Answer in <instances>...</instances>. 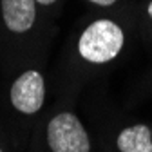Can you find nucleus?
I'll return each mask as SVG.
<instances>
[{
	"label": "nucleus",
	"instance_id": "nucleus-1",
	"mask_svg": "<svg viewBox=\"0 0 152 152\" xmlns=\"http://www.w3.org/2000/svg\"><path fill=\"white\" fill-rule=\"evenodd\" d=\"M123 47V31L110 20L92 22L80 36L78 51L87 62L103 64L116 58Z\"/></svg>",
	"mask_w": 152,
	"mask_h": 152
},
{
	"label": "nucleus",
	"instance_id": "nucleus-2",
	"mask_svg": "<svg viewBox=\"0 0 152 152\" xmlns=\"http://www.w3.org/2000/svg\"><path fill=\"white\" fill-rule=\"evenodd\" d=\"M47 141L53 152H89V136L80 120L71 112L54 116L47 129Z\"/></svg>",
	"mask_w": 152,
	"mask_h": 152
},
{
	"label": "nucleus",
	"instance_id": "nucleus-3",
	"mask_svg": "<svg viewBox=\"0 0 152 152\" xmlns=\"http://www.w3.org/2000/svg\"><path fill=\"white\" fill-rule=\"evenodd\" d=\"M45 96L44 78L36 71H27L15 80L11 87V102L24 114H34L42 109Z\"/></svg>",
	"mask_w": 152,
	"mask_h": 152
},
{
	"label": "nucleus",
	"instance_id": "nucleus-4",
	"mask_svg": "<svg viewBox=\"0 0 152 152\" xmlns=\"http://www.w3.org/2000/svg\"><path fill=\"white\" fill-rule=\"evenodd\" d=\"M2 16L9 31H29L36 16V0H2Z\"/></svg>",
	"mask_w": 152,
	"mask_h": 152
},
{
	"label": "nucleus",
	"instance_id": "nucleus-5",
	"mask_svg": "<svg viewBox=\"0 0 152 152\" xmlns=\"http://www.w3.org/2000/svg\"><path fill=\"white\" fill-rule=\"evenodd\" d=\"M118 148L121 152H152L150 130L145 125L123 129L118 136Z\"/></svg>",
	"mask_w": 152,
	"mask_h": 152
},
{
	"label": "nucleus",
	"instance_id": "nucleus-6",
	"mask_svg": "<svg viewBox=\"0 0 152 152\" xmlns=\"http://www.w3.org/2000/svg\"><path fill=\"white\" fill-rule=\"evenodd\" d=\"M91 2L98 4V6H110V4H114V2H116V0H91Z\"/></svg>",
	"mask_w": 152,
	"mask_h": 152
},
{
	"label": "nucleus",
	"instance_id": "nucleus-7",
	"mask_svg": "<svg viewBox=\"0 0 152 152\" xmlns=\"http://www.w3.org/2000/svg\"><path fill=\"white\" fill-rule=\"evenodd\" d=\"M36 2H40V4H44V6H49V4L56 2V0H36Z\"/></svg>",
	"mask_w": 152,
	"mask_h": 152
},
{
	"label": "nucleus",
	"instance_id": "nucleus-8",
	"mask_svg": "<svg viewBox=\"0 0 152 152\" xmlns=\"http://www.w3.org/2000/svg\"><path fill=\"white\" fill-rule=\"evenodd\" d=\"M148 15H150V16H152V2H150V4H148Z\"/></svg>",
	"mask_w": 152,
	"mask_h": 152
},
{
	"label": "nucleus",
	"instance_id": "nucleus-9",
	"mask_svg": "<svg viewBox=\"0 0 152 152\" xmlns=\"http://www.w3.org/2000/svg\"><path fill=\"white\" fill-rule=\"evenodd\" d=\"M0 152H2V150H0Z\"/></svg>",
	"mask_w": 152,
	"mask_h": 152
}]
</instances>
